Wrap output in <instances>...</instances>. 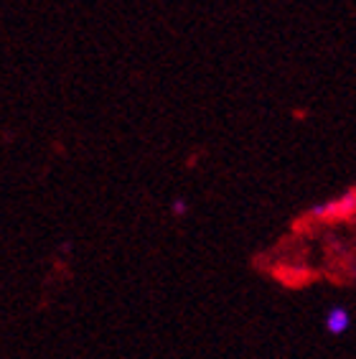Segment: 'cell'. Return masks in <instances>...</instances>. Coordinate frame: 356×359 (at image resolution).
I'll return each mask as SVG.
<instances>
[{
	"label": "cell",
	"mask_w": 356,
	"mask_h": 359,
	"mask_svg": "<svg viewBox=\"0 0 356 359\" xmlns=\"http://www.w3.org/2000/svg\"><path fill=\"white\" fill-rule=\"evenodd\" d=\"M349 313L343 311V309H334V311H329V316H326V329H329L331 334H343L346 329H349Z\"/></svg>",
	"instance_id": "1"
},
{
	"label": "cell",
	"mask_w": 356,
	"mask_h": 359,
	"mask_svg": "<svg viewBox=\"0 0 356 359\" xmlns=\"http://www.w3.org/2000/svg\"><path fill=\"white\" fill-rule=\"evenodd\" d=\"M173 209H176V215H184V201H176V207H173Z\"/></svg>",
	"instance_id": "2"
}]
</instances>
